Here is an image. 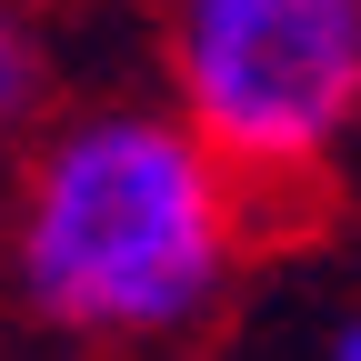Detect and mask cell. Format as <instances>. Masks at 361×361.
<instances>
[{
  "label": "cell",
  "instance_id": "6da1fadb",
  "mask_svg": "<svg viewBox=\"0 0 361 361\" xmlns=\"http://www.w3.org/2000/svg\"><path fill=\"white\" fill-rule=\"evenodd\" d=\"M261 211L151 90L61 101L11 151L0 301L61 351H171L251 271Z\"/></svg>",
  "mask_w": 361,
  "mask_h": 361
},
{
  "label": "cell",
  "instance_id": "7a4b0ae2",
  "mask_svg": "<svg viewBox=\"0 0 361 361\" xmlns=\"http://www.w3.org/2000/svg\"><path fill=\"white\" fill-rule=\"evenodd\" d=\"M161 111L251 211H301L361 130V0H161Z\"/></svg>",
  "mask_w": 361,
  "mask_h": 361
},
{
  "label": "cell",
  "instance_id": "3957f363",
  "mask_svg": "<svg viewBox=\"0 0 361 361\" xmlns=\"http://www.w3.org/2000/svg\"><path fill=\"white\" fill-rule=\"evenodd\" d=\"M61 20L51 0H0V161L61 111Z\"/></svg>",
  "mask_w": 361,
  "mask_h": 361
}]
</instances>
